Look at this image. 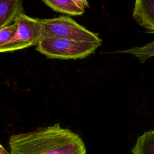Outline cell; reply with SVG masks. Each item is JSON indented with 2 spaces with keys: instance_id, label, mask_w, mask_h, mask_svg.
I'll return each mask as SVG.
<instances>
[{
  "instance_id": "obj_1",
  "label": "cell",
  "mask_w": 154,
  "mask_h": 154,
  "mask_svg": "<svg viewBox=\"0 0 154 154\" xmlns=\"http://www.w3.org/2000/svg\"><path fill=\"white\" fill-rule=\"evenodd\" d=\"M8 143L10 154H86L80 136L58 123L13 134Z\"/></svg>"
},
{
  "instance_id": "obj_2",
  "label": "cell",
  "mask_w": 154,
  "mask_h": 154,
  "mask_svg": "<svg viewBox=\"0 0 154 154\" xmlns=\"http://www.w3.org/2000/svg\"><path fill=\"white\" fill-rule=\"evenodd\" d=\"M101 44L102 42H81L42 35L35 49L48 58L76 60L88 57Z\"/></svg>"
},
{
  "instance_id": "obj_3",
  "label": "cell",
  "mask_w": 154,
  "mask_h": 154,
  "mask_svg": "<svg viewBox=\"0 0 154 154\" xmlns=\"http://www.w3.org/2000/svg\"><path fill=\"white\" fill-rule=\"evenodd\" d=\"M42 35L62 37L81 42H102L97 34L87 29L71 17L59 16L53 19H41Z\"/></svg>"
},
{
  "instance_id": "obj_4",
  "label": "cell",
  "mask_w": 154,
  "mask_h": 154,
  "mask_svg": "<svg viewBox=\"0 0 154 154\" xmlns=\"http://www.w3.org/2000/svg\"><path fill=\"white\" fill-rule=\"evenodd\" d=\"M16 31L13 37L0 48L1 52H13L37 46L42 37L41 19L20 13L15 20Z\"/></svg>"
},
{
  "instance_id": "obj_5",
  "label": "cell",
  "mask_w": 154,
  "mask_h": 154,
  "mask_svg": "<svg viewBox=\"0 0 154 154\" xmlns=\"http://www.w3.org/2000/svg\"><path fill=\"white\" fill-rule=\"evenodd\" d=\"M132 16L147 32L154 33V0H135Z\"/></svg>"
},
{
  "instance_id": "obj_6",
  "label": "cell",
  "mask_w": 154,
  "mask_h": 154,
  "mask_svg": "<svg viewBox=\"0 0 154 154\" xmlns=\"http://www.w3.org/2000/svg\"><path fill=\"white\" fill-rule=\"evenodd\" d=\"M23 13L22 0H0V29L13 24Z\"/></svg>"
},
{
  "instance_id": "obj_7",
  "label": "cell",
  "mask_w": 154,
  "mask_h": 154,
  "mask_svg": "<svg viewBox=\"0 0 154 154\" xmlns=\"http://www.w3.org/2000/svg\"><path fill=\"white\" fill-rule=\"evenodd\" d=\"M53 10L72 16H80L85 12V8L74 0H42Z\"/></svg>"
},
{
  "instance_id": "obj_8",
  "label": "cell",
  "mask_w": 154,
  "mask_h": 154,
  "mask_svg": "<svg viewBox=\"0 0 154 154\" xmlns=\"http://www.w3.org/2000/svg\"><path fill=\"white\" fill-rule=\"evenodd\" d=\"M133 154H154V132L150 130L139 136L132 149Z\"/></svg>"
},
{
  "instance_id": "obj_9",
  "label": "cell",
  "mask_w": 154,
  "mask_h": 154,
  "mask_svg": "<svg viewBox=\"0 0 154 154\" xmlns=\"http://www.w3.org/2000/svg\"><path fill=\"white\" fill-rule=\"evenodd\" d=\"M117 53H127L138 57L141 63H144L149 58L154 57V41L145 46L135 47L129 49L116 51Z\"/></svg>"
},
{
  "instance_id": "obj_10",
  "label": "cell",
  "mask_w": 154,
  "mask_h": 154,
  "mask_svg": "<svg viewBox=\"0 0 154 154\" xmlns=\"http://www.w3.org/2000/svg\"><path fill=\"white\" fill-rule=\"evenodd\" d=\"M17 28V24L14 22L13 24L0 29V48L7 43L13 36Z\"/></svg>"
},
{
  "instance_id": "obj_11",
  "label": "cell",
  "mask_w": 154,
  "mask_h": 154,
  "mask_svg": "<svg viewBox=\"0 0 154 154\" xmlns=\"http://www.w3.org/2000/svg\"><path fill=\"white\" fill-rule=\"evenodd\" d=\"M0 154H10L3 147V146L0 144Z\"/></svg>"
},
{
  "instance_id": "obj_12",
  "label": "cell",
  "mask_w": 154,
  "mask_h": 154,
  "mask_svg": "<svg viewBox=\"0 0 154 154\" xmlns=\"http://www.w3.org/2000/svg\"><path fill=\"white\" fill-rule=\"evenodd\" d=\"M152 130H153V132H154V129H152Z\"/></svg>"
}]
</instances>
